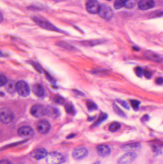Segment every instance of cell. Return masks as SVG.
<instances>
[{"mask_svg": "<svg viewBox=\"0 0 163 164\" xmlns=\"http://www.w3.org/2000/svg\"><path fill=\"white\" fill-rule=\"evenodd\" d=\"M32 19L33 21L36 25H38L39 27L43 29L50 30V31H55V32H59V33H66L64 31L59 29L54 25L48 22L47 20H46L44 19L40 18L39 17H36V16L32 17Z\"/></svg>", "mask_w": 163, "mask_h": 164, "instance_id": "obj_1", "label": "cell"}, {"mask_svg": "<svg viewBox=\"0 0 163 164\" xmlns=\"http://www.w3.org/2000/svg\"><path fill=\"white\" fill-rule=\"evenodd\" d=\"M14 119V114L12 111L8 107L0 108V121L3 124H9Z\"/></svg>", "mask_w": 163, "mask_h": 164, "instance_id": "obj_2", "label": "cell"}, {"mask_svg": "<svg viewBox=\"0 0 163 164\" xmlns=\"http://www.w3.org/2000/svg\"><path fill=\"white\" fill-rule=\"evenodd\" d=\"M65 157L61 153L51 152L46 157V163L48 164H61L65 162Z\"/></svg>", "mask_w": 163, "mask_h": 164, "instance_id": "obj_3", "label": "cell"}, {"mask_svg": "<svg viewBox=\"0 0 163 164\" xmlns=\"http://www.w3.org/2000/svg\"><path fill=\"white\" fill-rule=\"evenodd\" d=\"M16 91L21 96L26 97L30 93V89L28 85L24 81H20L17 83Z\"/></svg>", "mask_w": 163, "mask_h": 164, "instance_id": "obj_4", "label": "cell"}, {"mask_svg": "<svg viewBox=\"0 0 163 164\" xmlns=\"http://www.w3.org/2000/svg\"><path fill=\"white\" fill-rule=\"evenodd\" d=\"M98 13L101 17L106 20L111 19L113 16V12L111 7L105 4L100 5Z\"/></svg>", "mask_w": 163, "mask_h": 164, "instance_id": "obj_5", "label": "cell"}, {"mask_svg": "<svg viewBox=\"0 0 163 164\" xmlns=\"http://www.w3.org/2000/svg\"><path fill=\"white\" fill-rule=\"evenodd\" d=\"M89 152L87 149L83 146L75 148L72 152V157L76 160H81L87 157Z\"/></svg>", "mask_w": 163, "mask_h": 164, "instance_id": "obj_6", "label": "cell"}, {"mask_svg": "<svg viewBox=\"0 0 163 164\" xmlns=\"http://www.w3.org/2000/svg\"><path fill=\"white\" fill-rule=\"evenodd\" d=\"M137 155L133 152H129L124 154L118 159L119 164H130L137 159Z\"/></svg>", "mask_w": 163, "mask_h": 164, "instance_id": "obj_7", "label": "cell"}, {"mask_svg": "<svg viewBox=\"0 0 163 164\" xmlns=\"http://www.w3.org/2000/svg\"><path fill=\"white\" fill-rule=\"evenodd\" d=\"M30 113L34 117L40 118L46 114V108L42 105H35L31 107Z\"/></svg>", "mask_w": 163, "mask_h": 164, "instance_id": "obj_8", "label": "cell"}, {"mask_svg": "<svg viewBox=\"0 0 163 164\" xmlns=\"http://www.w3.org/2000/svg\"><path fill=\"white\" fill-rule=\"evenodd\" d=\"M18 134L22 137L30 138L34 136L35 132L33 128L29 126H22L18 130Z\"/></svg>", "mask_w": 163, "mask_h": 164, "instance_id": "obj_9", "label": "cell"}, {"mask_svg": "<svg viewBox=\"0 0 163 164\" xmlns=\"http://www.w3.org/2000/svg\"><path fill=\"white\" fill-rule=\"evenodd\" d=\"M51 125L46 120H40L36 124V129L38 132L45 134L48 133L50 130Z\"/></svg>", "mask_w": 163, "mask_h": 164, "instance_id": "obj_10", "label": "cell"}, {"mask_svg": "<svg viewBox=\"0 0 163 164\" xmlns=\"http://www.w3.org/2000/svg\"><path fill=\"white\" fill-rule=\"evenodd\" d=\"M100 7V5L97 0H89L86 5L87 11L91 14L98 13Z\"/></svg>", "mask_w": 163, "mask_h": 164, "instance_id": "obj_11", "label": "cell"}, {"mask_svg": "<svg viewBox=\"0 0 163 164\" xmlns=\"http://www.w3.org/2000/svg\"><path fill=\"white\" fill-rule=\"evenodd\" d=\"M155 2L154 0H140L138 3L139 9L146 10L150 9L155 7Z\"/></svg>", "mask_w": 163, "mask_h": 164, "instance_id": "obj_12", "label": "cell"}, {"mask_svg": "<svg viewBox=\"0 0 163 164\" xmlns=\"http://www.w3.org/2000/svg\"><path fill=\"white\" fill-rule=\"evenodd\" d=\"M47 154L48 153L45 149L38 148L32 151L30 155L33 158L36 160H40L46 157Z\"/></svg>", "mask_w": 163, "mask_h": 164, "instance_id": "obj_13", "label": "cell"}, {"mask_svg": "<svg viewBox=\"0 0 163 164\" xmlns=\"http://www.w3.org/2000/svg\"><path fill=\"white\" fill-rule=\"evenodd\" d=\"M144 55L146 58H148L151 61H154L155 62H160V63L163 62V56L159 54L151 52V51H148L145 52Z\"/></svg>", "mask_w": 163, "mask_h": 164, "instance_id": "obj_14", "label": "cell"}, {"mask_svg": "<svg viewBox=\"0 0 163 164\" xmlns=\"http://www.w3.org/2000/svg\"><path fill=\"white\" fill-rule=\"evenodd\" d=\"M46 108V114L52 118H58L60 115V111L57 107L53 106H48Z\"/></svg>", "mask_w": 163, "mask_h": 164, "instance_id": "obj_15", "label": "cell"}, {"mask_svg": "<svg viewBox=\"0 0 163 164\" xmlns=\"http://www.w3.org/2000/svg\"><path fill=\"white\" fill-rule=\"evenodd\" d=\"M98 154L102 157H106L109 156L111 153V149L106 145H99L96 147Z\"/></svg>", "mask_w": 163, "mask_h": 164, "instance_id": "obj_16", "label": "cell"}, {"mask_svg": "<svg viewBox=\"0 0 163 164\" xmlns=\"http://www.w3.org/2000/svg\"><path fill=\"white\" fill-rule=\"evenodd\" d=\"M141 145L139 142H134V143H129L127 145H123L122 147V149L124 151L132 152V151H137L141 148Z\"/></svg>", "mask_w": 163, "mask_h": 164, "instance_id": "obj_17", "label": "cell"}, {"mask_svg": "<svg viewBox=\"0 0 163 164\" xmlns=\"http://www.w3.org/2000/svg\"><path fill=\"white\" fill-rule=\"evenodd\" d=\"M32 90L36 96L42 97L44 95L45 91L42 85L40 84H35L33 86Z\"/></svg>", "mask_w": 163, "mask_h": 164, "instance_id": "obj_18", "label": "cell"}, {"mask_svg": "<svg viewBox=\"0 0 163 164\" xmlns=\"http://www.w3.org/2000/svg\"><path fill=\"white\" fill-rule=\"evenodd\" d=\"M16 85L17 83L13 80L7 81L5 85L6 91L12 94L15 93L16 92Z\"/></svg>", "mask_w": 163, "mask_h": 164, "instance_id": "obj_19", "label": "cell"}, {"mask_svg": "<svg viewBox=\"0 0 163 164\" xmlns=\"http://www.w3.org/2000/svg\"><path fill=\"white\" fill-rule=\"evenodd\" d=\"M127 0H115L114 3V7L118 10L125 7Z\"/></svg>", "mask_w": 163, "mask_h": 164, "instance_id": "obj_20", "label": "cell"}, {"mask_svg": "<svg viewBox=\"0 0 163 164\" xmlns=\"http://www.w3.org/2000/svg\"><path fill=\"white\" fill-rule=\"evenodd\" d=\"M107 118H108V115H107L106 114L104 113L103 112H101L100 116H99L98 119L97 121L94 124L93 126H98V125L101 124L104 121H105V120L107 119Z\"/></svg>", "mask_w": 163, "mask_h": 164, "instance_id": "obj_21", "label": "cell"}, {"mask_svg": "<svg viewBox=\"0 0 163 164\" xmlns=\"http://www.w3.org/2000/svg\"><path fill=\"white\" fill-rule=\"evenodd\" d=\"M113 107L114 112H115L118 115H119V116L122 117V118H125V117H126V115H125V114L123 112V111L121 110V108H120L116 104H113Z\"/></svg>", "mask_w": 163, "mask_h": 164, "instance_id": "obj_22", "label": "cell"}, {"mask_svg": "<svg viewBox=\"0 0 163 164\" xmlns=\"http://www.w3.org/2000/svg\"><path fill=\"white\" fill-rule=\"evenodd\" d=\"M103 42V40H91L89 42H82V44L83 45H86L87 46H93L96 45L100 44L102 43Z\"/></svg>", "mask_w": 163, "mask_h": 164, "instance_id": "obj_23", "label": "cell"}, {"mask_svg": "<svg viewBox=\"0 0 163 164\" xmlns=\"http://www.w3.org/2000/svg\"><path fill=\"white\" fill-rule=\"evenodd\" d=\"M120 128H121V125H120V123L115 122H113L111 124L109 127V130L111 132H115L119 130Z\"/></svg>", "mask_w": 163, "mask_h": 164, "instance_id": "obj_24", "label": "cell"}, {"mask_svg": "<svg viewBox=\"0 0 163 164\" xmlns=\"http://www.w3.org/2000/svg\"><path fill=\"white\" fill-rule=\"evenodd\" d=\"M137 0H127L125 7L127 9H132L136 6Z\"/></svg>", "mask_w": 163, "mask_h": 164, "instance_id": "obj_25", "label": "cell"}, {"mask_svg": "<svg viewBox=\"0 0 163 164\" xmlns=\"http://www.w3.org/2000/svg\"><path fill=\"white\" fill-rule=\"evenodd\" d=\"M54 101L56 103L62 105L65 103V99L60 95H56L54 97Z\"/></svg>", "mask_w": 163, "mask_h": 164, "instance_id": "obj_26", "label": "cell"}, {"mask_svg": "<svg viewBox=\"0 0 163 164\" xmlns=\"http://www.w3.org/2000/svg\"><path fill=\"white\" fill-rule=\"evenodd\" d=\"M28 63H29L30 65H32L35 69L39 73H42V69L39 64H37L36 62H35L34 61H28Z\"/></svg>", "mask_w": 163, "mask_h": 164, "instance_id": "obj_27", "label": "cell"}, {"mask_svg": "<svg viewBox=\"0 0 163 164\" xmlns=\"http://www.w3.org/2000/svg\"><path fill=\"white\" fill-rule=\"evenodd\" d=\"M59 45L67 49V50H70V51H72V50H74L75 49L74 47H73L72 45H70L69 44L65 42H60L59 43Z\"/></svg>", "mask_w": 163, "mask_h": 164, "instance_id": "obj_28", "label": "cell"}, {"mask_svg": "<svg viewBox=\"0 0 163 164\" xmlns=\"http://www.w3.org/2000/svg\"><path fill=\"white\" fill-rule=\"evenodd\" d=\"M87 107L89 111L90 112L96 111L98 108L96 105L93 102H88L87 103Z\"/></svg>", "mask_w": 163, "mask_h": 164, "instance_id": "obj_29", "label": "cell"}, {"mask_svg": "<svg viewBox=\"0 0 163 164\" xmlns=\"http://www.w3.org/2000/svg\"><path fill=\"white\" fill-rule=\"evenodd\" d=\"M65 110L68 113L73 114L75 112V109L72 105L67 104L65 106Z\"/></svg>", "mask_w": 163, "mask_h": 164, "instance_id": "obj_30", "label": "cell"}, {"mask_svg": "<svg viewBox=\"0 0 163 164\" xmlns=\"http://www.w3.org/2000/svg\"><path fill=\"white\" fill-rule=\"evenodd\" d=\"M141 102L139 101L136 100H132L131 101V105L133 109L135 110H138L139 107V105L140 104Z\"/></svg>", "mask_w": 163, "mask_h": 164, "instance_id": "obj_31", "label": "cell"}, {"mask_svg": "<svg viewBox=\"0 0 163 164\" xmlns=\"http://www.w3.org/2000/svg\"><path fill=\"white\" fill-rule=\"evenodd\" d=\"M116 101L118 102V103L120 104V105H121L123 107L126 108V109H130V107L129 106L128 104L127 103L126 101H123V100H121V99H116Z\"/></svg>", "mask_w": 163, "mask_h": 164, "instance_id": "obj_32", "label": "cell"}, {"mask_svg": "<svg viewBox=\"0 0 163 164\" xmlns=\"http://www.w3.org/2000/svg\"><path fill=\"white\" fill-rule=\"evenodd\" d=\"M134 71L137 76L139 77H141L143 76V70L141 67H137L134 69Z\"/></svg>", "mask_w": 163, "mask_h": 164, "instance_id": "obj_33", "label": "cell"}, {"mask_svg": "<svg viewBox=\"0 0 163 164\" xmlns=\"http://www.w3.org/2000/svg\"><path fill=\"white\" fill-rule=\"evenodd\" d=\"M7 81V79L5 76L0 74V87L5 86Z\"/></svg>", "mask_w": 163, "mask_h": 164, "instance_id": "obj_34", "label": "cell"}, {"mask_svg": "<svg viewBox=\"0 0 163 164\" xmlns=\"http://www.w3.org/2000/svg\"><path fill=\"white\" fill-rule=\"evenodd\" d=\"M143 75H144L145 77L149 79L152 77V73L149 71L145 70L143 71Z\"/></svg>", "mask_w": 163, "mask_h": 164, "instance_id": "obj_35", "label": "cell"}, {"mask_svg": "<svg viewBox=\"0 0 163 164\" xmlns=\"http://www.w3.org/2000/svg\"><path fill=\"white\" fill-rule=\"evenodd\" d=\"M45 74L46 78L47 79V80H48L51 83H54V84L55 83V80L53 78L50 74H48L47 72H45Z\"/></svg>", "mask_w": 163, "mask_h": 164, "instance_id": "obj_36", "label": "cell"}, {"mask_svg": "<svg viewBox=\"0 0 163 164\" xmlns=\"http://www.w3.org/2000/svg\"><path fill=\"white\" fill-rule=\"evenodd\" d=\"M150 120V117L149 116L147 115H146L144 116L142 118H141V122H146L148 121L149 120Z\"/></svg>", "mask_w": 163, "mask_h": 164, "instance_id": "obj_37", "label": "cell"}, {"mask_svg": "<svg viewBox=\"0 0 163 164\" xmlns=\"http://www.w3.org/2000/svg\"><path fill=\"white\" fill-rule=\"evenodd\" d=\"M156 83L158 85H161L163 83V79L162 77H159L156 80Z\"/></svg>", "mask_w": 163, "mask_h": 164, "instance_id": "obj_38", "label": "cell"}, {"mask_svg": "<svg viewBox=\"0 0 163 164\" xmlns=\"http://www.w3.org/2000/svg\"><path fill=\"white\" fill-rule=\"evenodd\" d=\"M0 164H11V163L9 160L3 159L0 160Z\"/></svg>", "mask_w": 163, "mask_h": 164, "instance_id": "obj_39", "label": "cell"}, {"mask_svg": "<svg viewBox=\"0 0 163 164\" xmlns=\"http://www.w3.org/2000/svg\"><path fill=\"white\" fill-rule=\"evenodd\" d=\"M74 93L75 94H77V95H79V96H84V93L82 92H80V91H78L77 90H74Z\"/></svg>", "mask_w": 163, "mask_h": 164, "instance_id": "obj_40", "label": "cell"}, {"mask_svg": "<svg viewBox=\"0 0 163 164\" xmlns=\"http://www.w3.org/2000/svg\"><path fill=\"white\" fill-rule=\"evenodd\" d=\"M75 136H76V134H71L67 136V138L68 139H69L73 138H74Z\"/></svg>", "mask_w": 163, "mask_h": 164, "instance_id": "obj_41", "label": "cell"}, {"mask_svg": "<svg viewBox=\"0 0 163 164\" xmlns=\"http://www.w3.org/2000/svg\"><path fill=\"white\" fill-rule=\"evenodd\" d=\"M3 16L2 15V13L1 12H0V23H2V22L3 21Z\"/></svg>", "mask_w": 163, "mask_h": 164, "instance_id": "obj_42", "label": "cell"}, {"mask_svg": "<svg viewBox=\"0 0 163 164\" xmlns=\"http://www.w3.org/2000/svg\"><path fill=\"white\" fill-rule=\"evenodd\" d=\"M133 49L135 51H139V49L137 47H133Z\"/></svg>", "mask_w": 163, "mask_h": 164, "instance_id": "obj_43", "label": "cell"}, {"mask_svg": "<svg viewBox=\"0 0 163 164\" xmlns=\"http://www.w3.org/2000/svg\"><path fill=\"white\" fill-rule=\"evenodd\" d=\"M93 164H102L101 162H99V161H98V162H95V163H94Z\"/></svg>", "mask_w": 163, "mask_h": 164, "instance_id": "obj_44", "label": "cell"}, {"mask_svg": "<svg viewBox=\"0 0 163 164\" xmlns=\"http://www.w3.org/2000/svg\"><path fill=\"white\" fill-rule=\"evenodd\" d=\"M107 1H111V0H107Z\"/></svg>", "mask_w": 163, "mask_h": 164, "instance_id": "obj_45", "label": "cell"}]
</instances>
